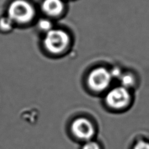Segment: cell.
Segmentation results:
<instances>
[{
  "label": "cell",
  "instance_id": "6da1fadb",
  "mask_svg": "<svg viewBox=\"0 0 149 149\" xmlns=\"http://www.w3.org/2000/svg\"><path fill=\"white\" fill-rule=\"evenodd\" d=\"M35 7L27 0H14L7 7V16L15 24L26 25L34 20Z\"/></svg>",
  "mask_w": 149,
  "mask_h": 149
},
{
  "label": "cell",
  "instance_id": "7a4b0ae2",
  "mask_svg": "<svg viewBox=\"0 0 149 149\" xmlns=\"http://www.w3.org/2000/svg\"><path fill=\"white\" fill-rule=\"evenodd\" d=\"M71 43V38L67 31L54 28L44 34L43 45L47 52L53 55L65 53Z\"/></svg>",
  "mask_w": 149,
  "mask_h": 149
},
{
  "label": "cell",
  "instance_id": "3957f363",
  "mask_svg": "<svg viewBox=\"0 0 149 149\" xmlns=\"http://www.w3.org/2000/svg\"><path fill=\"white\" fill-rule=\"evenodd\" d=\"M71 136L81 144L95 139L97 127L94 122L86 116H78L74 118L70 124Z\"/></svg>",
  "mask_w": 149,
  "mask_h": 149
},
{
  "label": "cell",
  "instance_id": "277c9868",
  "mask_svg": "<svg viewBox=\"0 0 149 149\" xmlns=\"http://www.w3.org/2000/svg\"><path fill=\"white\" fill-rule=\"evenodd\" d=\"M105 103L112 111L122 112L127 110L131 103L129 90L119 85L108 90L105 96Z\"/></svg>",
  "mask_w": 149,
  "mask_h": 149
},
{
  "label": "cell",
  "instance_id": "5b68a950",
  "mask_svg": "<svg viewBox=\"0 0 149 149\" xmlns=\"http://www.w3.org/2000/svg\"><path fill=\"white\" fill-rule=\"evenodd\" d=\"M113 81L110 70L103 67L95 68L87 77V84L95 92H106Z\"/></svg>",
  "mask_w": 149,
  "mask_h": 149
},
{
  "label": "cell",
  "instance_id": "8992f818",
  "mask_svg": "<svg viewBox=\"0 0 149 149\" xmlns=\"http://www.w3.org/2000/svg\"><path fill=\"white\" fill-rule=\"evenodd\" d=\"M66 5L64 0H43L41 4V10L50 19L58 18L65 11Z\"/></svg>",
  "mask_w": 149,
  "mask_h": 149
},
{
  "label": "cell",
  "instance_id": "52a82bcc",
  "mask_svg": "<svg viewBox=\"0 0 149 149\" xmlns=\"http://www.w3.org/2000/svg\"><path fill=\"white\" fill-rule=\"evenodd\" d=\"M37 28L39 31H41L44 34L46 33L54 28V24L53 21L49 18L45 17L40 18L37 23Z\"/></svg>",
  "mask_w": 149,
  "mask_h": 149
},
{
  "label": "cell",
  "instance_id": "ba28073f",
  "mask_svg": "<svg viewBox=\"0 0 149 149\" xmlns=\"http://www.w3.org/2000/svg\"><path fill=\"white\" fill-rule=\"evenodd\" d=\"M120 86L129 90L135 84V79L131 73H123L119 79Z\"/></svg>",
  "mask_w": 149,
  "mask_h": 149
},
{
  "label": "cell",
  "instance_id": "9c48e42d",
  "mask_svg": "<svg viewBox=\"0 0 149 149\" xmlns=\"http://www.w3.org/2000/svg\"><path fill=\"white\" fill-rule=\"evenodd\" d=\"M15 26V24L7 17H3L0 18V30L2 32H9Z\"/></svg>",
  "mask_w": 149,
  "mask_h": 149
},
{
  "label": "cell",
  "instance_id": "30bf717a",
  "mask_svg": "<svg viewBox=\"0 0 149 149\" xmlns=\"http://www.w3.org/2000/svg\"><path fill=\"white\" fill-rule=\"evenodd\" d=\"M79 149H104V147L100 141L93 139L82 143Z\"/></svg>",
  "mask_w": 149,
  "mask_h": 149
},
{
  "label": "cell",
  "instance_id": "8fae6325",
  "mask_svg": "<svg viewBox=\"0 0 149 149\" xmlns=\"http://www.w3.org/2000/svg\"><path fill=\"white\" fill-rule=\"evenodd\" d=\"M131 149H149V141L144 138L138 139L133 144Z\"/></svg>",
  "mask_w": 149,
  "mask_h": 149
},
{
  "label": "cell",
  "instance_id": "7c38bea8",
  "mask_svg": "<svg viewBox=\"0 0 149 149\" xmlns=\"http://www.w3.org/2000/svg\"><path fill=\"white\" fill-rule=\"evenodd\" d=\"M110 72L112 77L113 81L114 80H118V81H119V79H120V77L124 73L123 71H122L121 69L119 67H114L112 68L111 70H110Z\"/></svg>",
  "mask_w": 149,
  "mask_h": 149
}]
</instances>
